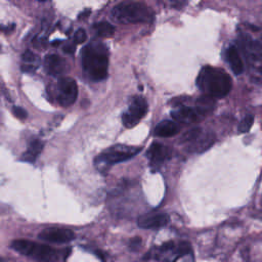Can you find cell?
<instances>
[{
  "label": "cell",
  "instance_id": "10",
  "mask_svg": "<svg viewBox=\"0 0 262 262\" xmlns=\"http://www.w3.org/2000/svg\"><path fill=\"white\" fill-rule=\"evenodd\" d=\"M171 116L177 122H180L183 124H193L202 121L203 118L206 116V114L203 111H201L198 106L196 107L180 106L172 111Z\"/></svg>",
  "mask_w": 262,
  "mask_h": 262
},
{
  "label": "cell",
  "instance_id": "28",
  "mask_svg": "<svg viewBox=\"0 0 262 262\" xmlns=\"http://www.w3.org/2000/svg\"><path fill=\"white\" fill-rule=\"evenodd\" d=\"M3 29H4V28H3V27H2V26H0V31H2V30H3Z\"/></svg>",
  "mask_w": 262,
  "mask_h": 262
},
{
  "label": "cell",
  "instance_id": "11",
  "mask_svg": "<svg viewBox=\"0 0 262 262\" xmlns=\"http://www.w3.org/2000/svg\"><path fill=\"white\" fill-rule=\"evenodd\" d=\"M182 256L179 245H175L172 241L162 244L155 254V258L159 262H176Z\"/></svg>",
  "mask_w": 262,
  "mask_h": 262
},
{
  "label": "cell",
  "instance_id": "7",
  "mask_svg": "<svg viewBox=\"0 0 262 262\" xmlns=\"http://www.w3.org/2000/svg\"><path fill=\"white\" fill-rule=\"evenodd\" d=\"M147 112V103L141 96H133L130 99L128 111L122 116L123 125L126 128H132L145 116Z\"/></svg>",
  "mask_w": 262,
  "mask_h": 262
},
{
  "label": "cell",
  "instance_id": "21",
  "mask_svg": "<svg viewBox=\"0 0 262 262\" xmlns=\"http://www.w3.org/2000/svg\"><path fill=\"white\" fill-rule=\"evenodd\" d=\"M253 123H254V117L252 115L246 116L241 121V123L238 125V132H241V133L248 132L251 129V127L253 126Z\"/></svg>",
  "mask_w": 262,
  "mask_h": 262
},
{
  "label": "cell",
  "instance_id": "1",
  "mask_svg": "<svg viewBox=\"0 0 262 262\" xmlns=\"http://www.w3.org/2000/svg\"><path fill=\"white\" fill-rule=\"evenodd\" d=\"M82 67L93 81L104 80L107 76L108 53L106 47L99 42H91L81 51Z\"/></svg>",
  "mask_w": 262,
  "mask_h": 262
},
{
  "label": "cell",
  "instance_id": "14",
  "mask_svg": "<svg viewBox=\"0 0 262 262\" xmlns=\"http://www.w3.org/2000/svg\"><path fill=\"white\" fill-rule=\"evenodd\" d=\"M215 141V136L211 132H204L203 130L201 133L189 142V150L193 152H204L207 150Z\"/></svg>",
  "mask_w": 262,
  "mask_h": 262
},
{
  "label": "cell",
  "instance_id": "12",
  "mask_svg": "<svg viewBox=\"0 0 262 262\" xmlns=\"http://www.w3.org/2000/svg\"><path fill=\"white\" fill-rule=\"evenodd\" d=\"M170 149L159 142H154L146 151V157L149 160L150 166L154 168L160 167L165 161L170 158Z\"/></svg>",
  "mask_w": 262,
  "mask_h": 262
},
{
  "label": "cell",
  "instance_id": "13",
  "mask_svg": "<svg viewBox=\"0 0 262 262\" xmlns=\"http://www.w3.org/2000/svg\"><path fill=\"white\" fill-rule=\"evenodd\" d=\"M169 222V216L165 213H148L138 218V225L145 229H159Z\"/></svg>",
  "mask_w": 262,
  "mask_h": 262
},
{
  "label": "cell",
  "instance_id": "9",
  "mask_svg": "<svg viewBox=\"0 0 262 262\" xmlns=\"http://www.w3.org/2000/svg\"><path fill=\"white\" fill-rule=\"evenodd\" d=\"M38 236L40 239L48 243L66 244L75 238V233L68 228L50 227L43 229Z\"/></svg>",
  "mask_w": 262,
  "mask_h": 262
},
{
  "label": "cell",
  "instance_id": "3",
  "mask_svg": "<svg viewBox=\"0 0 262 262\" xmlns=\"http://www.w3.org/2000/svg\"><path fill=\"white\" fill-rule=\"evenodd\" d=\"M111 17L116 23L123 25L150 23L154 18V12L142 2L124 1L112 9Z\"/></svg>",
  "mask_w": 262,
  "mask_h": 262
},
{
  "label": "cell",
  "instance_id": "22",
  "mask_svg": "<svg viewBox=\"0 0 262 262\" xmlns=\"http://www.w3.org/2000/svg\"><path fill=\"white\" fill-rule=\"evenodd\" d=\"M86 38H87L86 32L83 29H79L76 31L74 35V44H82L85 42Z\"/></svg>",
  "mask_w": 262,
  "mask_h": 262
},
{
  "label": "cell",
  "instance_id": "18",
  "mask_svg": "<svg viewBox=\"0 0 262 262\" xmlns=\"http://www.w3.org/2000/svg\"><path fill=\"white\" fill-rule=\"evenodd\" d=\"M43 149V142L38 140V139H34L30 142L27 151L23 155V160L29 163H34L37 159V157L39 156V154L42 151Z\"/></svg>",
  "mask_w": 262,
  "mask_h": 262
},
{
  "label": "cell",
  "instance_id": "31",
  "mask_svg": "<svg viewBox=\"0 0 262 262\" xmlns=\"http://www.w3.org/2000/svg\"><path fill=\"white\" fill-rule=\"evenodd\" d=\"M0 262H2V261H0Z\"/></svg>",
  "mask_w": 262,
  "mask_h": 262
},
{
  "label": "cell",
  "instance_id": "25",
  "mask_svg": "<svg viewBox=\"0 0 262 262\" xmlns=\"http://www.w3.org/2000/svg\"><path fill=\"white\" fill-rule=\"evenodd\" d=\"M170 2H171V5L174 8L181 9V8H183L187 4L188 0H170Z\"/></svg>",
  "mask_w": 262,
  "mask_h": 262
},
{
  "label": "cell",
  "instance_id": "26",
  "mask_svg": "<svg viewBox=\"0 0 262 262\" xmlns=\"http://www.w3.org/2000/svg\"><path fill=\"white\" fill-rule=\"evenodd\" d=\"M63 51L68 54H73L75 52V45L74 44H68L63 47Z\"/></svg>",
  "mask_w": 262,
  "mask_h": 262
},
{
  "label": "cell",
  "instance_id": "27",
  "mask_svg": "<svg viewBox=\"0 0 262 262\" xmlns=\"http://www.w3.org/2000/svg\"><path fill=\"white\" fill-rule=\"evenodd\" d=\"M90 14V10L89 9H87V10H84L83 12H81L80 14H79V18H84V17H86V16H88Z\"/></svg>",
  "mask_w": 262,
  "mask_h": 262
},
{
  "label": "cell",
  "instance_id": "20",
  "mask_svg": "<svg viewBox=\"0 0 262 262\" xmlns=\"http://www.w3.org/2000/svg\"><path fill=\"white\" fill-rule=\"evenodd\" d=\"M93 29L95 31V34L98 37H103V38L112 37L115 33V28L107 21L97 23L93 26Z\"/></svg>",
  "mask_w": 262,
  "mask_h": 262
},
{
  "label": "cell",
  "instance_id": "30",
  "mask_svg": "<svg viewBox=\"0 0 262 262\" xmlns=\"http://www.w3.org/2000/svg\"><path fill=\"white\" fill-rule=\"evenodd\" d=\"M261 205H262V199H261Z\"/></svg>",
  "mask_w": 262,
  "mask_h": 262
},
{
  "label": "cell",
  "instance_id": "15",
  "mask_svg": "<svg viewBox=\"0 0 262 262\" xmlns=\"http://www.w3.org/2000/svg\"><path fill=\"white\" fill-rule=\"evenodd\" d=\"M225 59L229 64L231 71L235 75H239L244 71V62L239 55V52L234 45H230L225 50Z\"/></svg>",
  "mask_w": 262,
  "mask_h": 262
},
{
  "label": "cell",
  "instance_id": "23",
  "mask_svg": "<svg viewBox=\"0 0 262 262\" xmlns=\"http://www.w3.org/2000/svg\"><path fill=\"white\" fill-rule=\"evenodd\" d=\"M12 113L13 115L18 118V119H26L28 114H27V111L20 106H13L12 107Z\"/></svg>",
  "mask_w": 262,
  "mask_h": 262
},
{
  "label": "cell",
  "instance_id": "24",
  "mask_svg": "<svg viewBox=\"0 0 262 262\" xmlns=\"http://www.w3.org/2000/svg\"><path fill=\"white\" fill-rule=\"evenodd\" d=\"M141 238L140 237H134V238H132L131 241H130V243H129V248L131 249V250H133V251H136V250H138L139 248H140V246H141Z\"/></svg>",
  "mask_w": 262,
  "mask_h": 262
},
{
  "label": "cell",
  "instance_id": "19",
  "mask_svg": "<svg viewBox=\"0 0 262 262\" xmlns=\"http://www.w3.org/2000/svg\"><path fill=\"white\" fill-rule=\"evenodd\" d=\"M24 64L21 66V71L25 73H33L36 70L35 63L37 62V56L30 50H27L23 54Z\"/></svg>",
  "mask_w": 262,
  "mask_h": 262
},
{
  "label": "cell",
  "instance_id": "29",
  "mask_svg": "<svg viewBox=\"0 0 262 262\" xmlns=\"http://www.w3.org/2000/svg\"><path fill=\"white\" fill-rule=\"evenodd\" d=\"M38 1H42L43 2V1H46V0H38Z\"/></svg>",
  "mask_w": 262,
  "mask_h": 262
},
{
  "label": "cell",
  "instance_id": "2",
  "mask_svg": "<svg viewBox=\"0 0 262 262\" xmlns=\"http://www.w3.org/2000/svg\"><path fill=\"white\" fill-rule=\"evenodd\" d=\"M196 85L209 97L222 98L231 90L232 82L229 75L223 70L207 66L201 70Z\"/></svg>",
  "mask_w": 262,
  "mask_h": 262
},
{
  "label": "cell",
  "instance_id": "16",
  "mask_svg": "<svg viewBox=\"0 0 262 262\" xmlns=\"http://www.w3.org/2000/svg\"><path fill=\"white\" fill-rule=\"evenodd\" d=\"M45 69L46 72L52 76H57L63 73L66 69L64 60L56 54H49L45 57Z\"/></svg>",
  "mask_w": 262,
  "mask_h": 262
},
{
  "label": "cell",
  "instance_id": "8",
  "mask_svg": "<svg viewBox=\"0 0 262 262\" xmlns=\"http://www.w3.org/2000/svg\"><path fill=\"white\" fill-rule=\"evenodd\" d=\"M78 96L76 81L72 78H62L57 85V100L62 106L73 104Z\"/></svg>",
  "mask_w": 262,
  "mask_h": 262
},
{
  "label": "cell",
  "instance_id": "4",
  "mask_svg": "<svg viewBox=\"0 0 262 262\" xmlns=\"http://www.w3.org/2000/svg\"><path fill=\"white\" fill-rule=\"evenodd\" d=\"M241 48L244 52L249 75L251 80L256 83H262V47L248 35L241 36Z\"/></svg>",
  "mask_w": 262,
  "mask_h": 262
},
{
  "label": "cell",
  "instance_id": "5",
  "mask_svg": "<svg viewBox=\"0 0 262 262\" xmlns=\"http://www.w3.org/2000/svg\"><path fill=\"white\" fill-rule=\"evenodd\" d=\"M140 150H141L140 147L117 144L107 148L103 152H101L95 159L94 164L97 170H99L100 172H105L111 166L133 158Z\"/></svg>",
  "mask_w": 262,
  "mask_h": 262
},
{
  "label": "cell",
  "instance_id": "6",
  "mask_svg": "<svg viewBox=\"0 0 262 262\" xmlns=\"http://www.w3.org/2000/svg\"><path fill=\"white\" fill-rule=\"evenodd\" d=\"M11 248L23 255L43 262H49L56 258V252L46 246L26 239H16L11 243Z\"/></svg>",
  "mask_w": 262,
  "mask_h": 262
},
{
  "label": "cell",
  "instance_id": "17",
  "mask_svg": "<svg viewBox=\"0 0 262 262\" xmlns=\"http://www.w3.org/2000/svg\"><path fill=\"white\" fill-rule=\"evenodd\" d=\"M179 132V127L177 124H175L173 121L170 120H164L160 122L155 130L154 133L156 136H161V137H170Z\"/></svg>",
  "mask_w": 262,
  "mask_h": 262
}]
</instances>
